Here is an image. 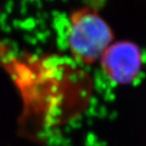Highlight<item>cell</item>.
Returning <instances> with one entry per match:
<instances>
[{"label":"cell","mask_w":146,"mask_h":146,"mask_svg":"<svg viewBox=\"0 0 146 146\" xmlns=\"http://www.w3.org/2000/svg\"><path fill=\"white\" fill-rule=\"evenodd\" d=\"M113 40L112 29L96 9L84 6L71 13L66 42L74 62L79 65L96 63Z\"/></svg>","instance_id":"cell-2"},{"label":"cell","mask_w":146,"mask_h":146,"mask_svg":"<svg viewBox=\"0 0 146 146\" xmlns=\"http://www.w3.org/2000/svg\"><path fill=\"white\" fill-rule=\"evenodd\" d=\"M99 61L104 74L118 84L132 83L142 66L141 49L130 41L112 43Z\"/></svg>","instance_id":"cell-3"},{"label":"cell","mask_w":146,"mask_h":146,"mask_svg":"<svg viewBox=\"0 0 146 146\" xmlns=\"http://www.w3.org/2000/svg\"><path fill=\"white\" fill-rule=\"evenodd\" d=\"M3 68L14 82L23 101L25 122L54 124L68 112L71 98L86 102V75L72 59L56 55L14 53L2 48Z\"/></svg>","instance_id":"cell-1"}]
</instances>
